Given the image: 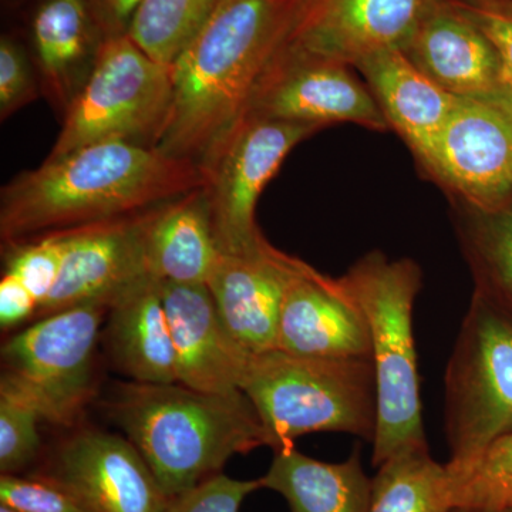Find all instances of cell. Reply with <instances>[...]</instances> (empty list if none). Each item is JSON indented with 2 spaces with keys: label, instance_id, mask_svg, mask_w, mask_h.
<instances>
[{
  "label": "cell",
  "instance_id": "cell-1",
  "mask_svg": "<svg viewBox=\"0 0 512 512\" xmlns=\"http://www.w3.org/2000/svg\"><path fill=\"white\" fill-rule=\"evenodd\" d=\"M191 160L127 141H103L19 174L2 188L0 234L8 245L53 232L127 220L207 187Z\"/></svg>",
  "mask_w": 512,
  "mask_h": 512
},
{
  "label": "cell",
  "instance_id": "cell-2",
  "mask_svg": "<svg viewBox=\"0 0 512 512\" xmlns=\"http://www.w3.org/2000/svg\"><path fill=\"white\" fill-rule=\"evenodd\" d=\"M299 8L301 0H222L173 64V103L157 150L207 167L247 117Z\"/></svg>",
  "mask_w": 512,
  "mask_h": 512
},
{
  "label": "cell",
  "instance_id": "cell-3",
  "mask_svg": "<svg viewBox=\"0 0 512 512\" xmlns=\"http://www.w3.org/2000/svg\"><path fill=\"white\" fill-rule=\"evenodd\" d=\"M170 498L222 473L229 458L269 447L244 392L211 394L181 383H120L106 404Z\"/></svg>",
  "mask_w": 512,
  "mask_h": 512
},
{
  "label": "cell",
  "instance_id": "cell-4",
  "mask_svg": "<svg viewBox=\"0 0 512 512\" xmlns=\"http://www.w3.org/2000/svg\"><path fill=\"white\" fill-rule=\"evenodd\" d=\"M242 392L274 451L312 433H346L373 443L377 389L372 359L292 355L281 349L249 357Z\"/></svg>",
  "mask_w": 512,
  "mask_h": 512
},
{
  "label": "cell",
  "instance_id": "cell-5",
  "mask_svg": "<svg viewBox=\"0 0 512 512\" xmlns=\"http://www.w3.org/2000/svg\"><path fill=\"white\" fill-rule=\"evenodd\" d=\"M340 282L365 313L377 389L373 466L399 451L426 446L413 311L423 275L413 259L372 251L350 266Z\"/></svg>",
  "mask_w": 512,
  "mask_h": 512
},
{
  "label": "cell",
  "instance_id": "cell-6",
  "mask_svg": "<svg viewBox=\"0 0 512 512\" xmlns=\"http://www.w3.org/2000/svg\"><path fill=\"white\" fill-rule=\"evenodd\" d=\"M444 427L457 480L512 433V323L473 292L444 377Z\"/></svg>",
  "mask_w": 512,
  "mask_h": 512
},
{
  "label": "cell",
  "instance_id": "cell-7",
  "mask_svg": "<svg viewBox=\"0 0 512 512\" xmlns=\"http://www.w3.org/2000/svg\"><path fill=\"white\" fill-rule=\"evenodd\" d=\"M173 66L124 35L106 39L89 79L64 113L49 160L103 141L156 147L173 103Z\"/></svg>",
  "mask_w": 512,
  "mask_h": 512
},
{
  "label": "cell",
  "instance_id": "cell-8",
  "mask_svg": "<svg viewBox=\"0 0 512 512\" xmlns=\"http://www.w3.org/2000/svg\"><path fill=\"white\" fill-rule=\"evenodd\" d=\"M109 308L83 305L40 318L3 345L2 376L35 400L47 423L73 426L94 394V359Z\"/></svg>",
  "mask_w": 512,
  "mask_h": 512
},
{
  "label": "cell",
  "instance_id": "cell-9",
  "mask_svg": "<svg viewBox=\"0 0 512 512\" xmlns=\"http://www.w3.org/2000/svg\"><path fill=\"white\" fill-rule=\"evenodd\" d=\"M320 128L248 117L205 167L204 188L212 232L221 254H247L266 241L256 204L286 156Z\"/></svg>",
  "mask_w": 512,
  "mask_h": 512
},
{
  "label": "cell",
  "instance_id": "cell-10",
  "mask_svg": "<svg viewBox=\"0 0 512 512\" xmlns=\"http://www.w3.org/2000/svg\"><path fill=\"white\" fill-rule=\"evenodd\" d=\"M419 165L451 204L504 207L512 201V100L458 99Z\"/></svg>",
  "mask_w": 512,
  "mask_h": 512
},
{
  "label": "cell",
  "instance_id": "cell-11",
  "mask_svg": "<svg viewBox=\"0 0 512 512\" xmlns=\"http://www.w3.org/2000/svg\"><path fill=\"white\" fill-rule=\"evenodd\" d=\"M322 128L352 123L389 131V123L352 66L284 46L256 90L247 117Z\"/></svg>",
  "mask_w": 512,
  "mask_h": 512
},
{
  "label": "cell",
  "instance_id": "cell-12",
  "mask_svg": "<svg viewBox=\"0 0 512 512\" xmlns=\"http://www.w3.org/2000/svg\"><path fill=\"white\" fill-rule=\"evenodd\" d=\"M32 474L69 491L89 512H164L171 501L136 446L109 431H77Z\"/></svg>",
  "mask_w": 512,
  "mask_h": 512
},
{
  "label": "cell",
  "instance_id": "cell-13",
  "mask_svg": "<svg viewBox=\"0 0 512 512\" xmlns=\"http://www.w3.org/2000/svg\"><path fill=\"white\" fill-rule=\"evenodd\" d=\"M441 0H301L286 46L355 66L400 49Z\"/></svg>",
  "mask_w": 512,
  "mask_h": 512
},
{
  "label": "cell",
  "instance_id": "cell-14",
  "mask_svg": "<svg viewBox=\"0 0 512 512\" xmlns=\"http://www.w3.org/2000/svg\"><path fill=\"white\" fill-rule=\"evenodd\" d=\"M143 215V214H141ZM141 215L62 231L63 264L36 318L83 305H104L148 272Z\"/></svg>",
  "mask_w": 512,
  "mask_h": 512
},
{
  "label": "cell",
  "instance_id": "cell-15",
  "mask_svg": "<svg viewBox=\"0 0 512 512\" xmlns=\"http://www.w3.org/2000/svg\"><path fill=\"white\" fill-rule=\"evenodd\" d=\"M292 355L372 359L369 325L340 278L298 259L286 281L278 346Z\"/></svg>",
  "mask_w": 512,
  "mask_h": 512
},
{
  "label": "cell",
  "instance_id": "cell-16",
  "mask_svg": "<svg viewBox=\"0 0 512 512\" xmlns=\"http://www.w3.org/2000/svg\"><path fill=\"white\" fill-rule=\"evenodd\" d=\"M402 52L458 99H511L497 50L461 0H441Z\"/></svg>",
  "mask_w": 512,
  "mask_h": 512
},
{
  "label": "cell",
  "instance_id": "cell-17",
  "mask_svg": "<svg viewBox=\"0 0 512 512\" xmlns=\"http://www.w3.org/2000/svg\"><path fill=\"white\" fill-rule=\"evenodd\" d=\"M296 261L268 241L218 259L207 286L229 338L248 357L278 346L279 313Z\"/></svg>",
  "mask_w": 512,
  "mask_h": 512
},
{
  "label": "cell",
  "instance_id": "cell-18",
  "mask_svg": "<svg viewBox=\"0 0 512 512\" xmlns=\"http://www.w3.org/2000/svg\"><path fill=\"white\" fill-rule=\"evenodd\" d=\"M161 289L178 383L222 396L241 393L239 383L249 357L229 338L208 286L161 281Z\"/></svg>",
  "mask_w": 512,
  "mask_h": 512
},
{
  "label": "cell",
  "instance_id": "cell-19",
  "mask_svg": "<svg viewBox=\"0 0 512 512\" xmlns=\"http://www.w3.org/2000/svg\"><path fill=\"white\" fill-rule=\"evenodd\" d=\"M353 67L365 77L389 127L420 163L453 113L458 97L441 89L400 49L377 52Z\"/></svg>",
  "mask_w": 512,
  "mask_h": 512
},
{
  "label": "cell",
  "instance_id": "cell-20",
  "mask_svg": "<svg viewBox=\"0 0 512 512\" xmlns=\"http://www.w3.org/2000/svg\"><path fill=\"white\" fill-rule=\"evenodd\" d=\"M107 348L133 382L178 383L161 279L146 275L121 292L107 311Z\"/></svg>",
  "mask_w": 512,
  "mask_h": 512
},
{
  "label": "cell",
  "instance_id": "cell-21",
  "mask_svg": "<svg viewBox=\"0 0 512 512\" xmlns=\"http://www.w3.org/2000/svg\"><path fill=\"white\" fill-rule=\"evenodd\" d=\"M37 69L47 96L66 113L82 92L104 37L87 0H45L32 23Z\"/></svg>",
  "mask_w": 512,
  "mask_h": 512
},
{
  "label": "cell",
  "instance_id": "cell-22",
  "mask_svg": "<svg viewBox=\"0 0 512 512\" xmlns=\"http://www.w3.org/2000/svg\"><path fill=\"white\" fill-rule=\"evenodd\" d=\"M148 272L161 281L207 285L221 252L204 188L141 215Z\"/></svg>",
  "mask_w": 512,
  "mask_h": 512
},
{
  "label": "cell",
  "instance_id": "cell-23",
  "mask_svg": "<svg viewBox=\"0 0 512 512\" xmlns=\"http://www.w3.org/2000/svg\"><path fill=\"white\" fill-rule=\"evenodd\" d=\"M262 487L281 494L291 512H367L372 478L363 470L356 448L342 463H325L296 450L274 451Z\"/></svg>",
  "mask_w": 512,
  "mask_h": 512
},
{
  "label": "cell",
  "instance_id": "cell-24",
  "mask_svg": "<svg viewBox=\"0 0 512 512\" xmlns=\"http://www.w3.org/2000/svg\"><path fill=\"white\" fill-rule=\"evenodd\" d=\"M451 207L474 292L512 323V201L490 211Z\"/></svg>",
  "mask_w": 512,
  "mask_h": 512
},
{
  "label": "cell",
  "instance_id": "cell-25",
  "mask_svg": "<svg viewBox=\"0 0 512 512\" xmlns=\"http://www.w3.org/2000/svg\"><path fill=\"white\" fill-rule=\"evenodd\" d=\"M456 477L430 454L429 444L399 451L377 467L367 512H451Z\"/></svg>",
  "mask_w": 512,
  "mask_h": 512
},
{
  "label": "cell",
  "instance_id": "cell-26",
  "mask_svg": "<svg viewBox=\"0 0 512 512\" xmlns=\"http://www.w3.org/2000/svg\"><path fill=\"white\" fill-rule=\"evenodd\" d=\"M222 0H143L128 36L157 62L173 66Z\"/></svg>",
  "mask_w": 512,
  "mask_h": 512
},
{
  "label": "cell",
  "instance_id": "cell-27",
  "mask_svg": "<svg viewBox=\"0 0 512 512\" xmlns=\"http://www.w3.org/2000/svg\"><path fill=\"white\" fill-rule=\"evenodd\" d=\"M43 414L35 400L8 377L0 379V473L22 474L37 460Z\"/></svg>",
  "mask_w": 512,
  "mask_h": 512
},
{
  "label": "cell",
  "instance_id": "cell-28",
  "mask_svg": "<svg viewBox=\"0 0 512 512\" xmlns=\"http://www.w3.org/2000/svg\"><path fill=\"white\" fill-rule=\"evenodd\" d=\"M456 483L457 508L504 510L505 500L512 494V433L498 440Z\"/></svg>",
  "mask_w": 512,
  "mask_h": 512
},
{
  "label": "cell",
  "instance_id": "cell-29",
  "mask_svg": "<svg viewBox=\"0 0 512 512\" xmlns=\"http://www.w3.org/2000/svg\"><path fill=\"white\" fill-rule=\"evenodd\" d=\"M10 247L5 274L16 276L35 296L39 309L42 308L55 288L62 269V235L53 232Z\"/></svg>",
  "mask_w": 512,
  "mask_h": 512
},
{
  "label": "cell",
  "instance_id": "cell-30",
  "mask_svg": "<svg viewBox=\"0 0 512 512\" xmlns=\"http://www.w3.org/2000/svg\"><path fill=\"white\" fill-rule=\"evenodd\" d=\"M0 505L18 512H89L69 491L33 474H2Z\"/></svg>",
  "mask_w": 512,
  "mask_h": 512
},
{
  "label": "cell",
  "instance_id": "cell-31",
  "mask_svg": "<svg viewBox=\"0 0 512 512\" xmlns=\"http://www.w3.org/2000/svg\"><path fill=\"white\" fill-rule=\"evenodd\" d=\"M258 490H264L261 478L237 480L221 473L171 498L164 512H239L245 498Z\"/></svg>",
  "mask_w": 512,
  "mask_h": 512
},
{
  "label": "cell",
  "instance_id": "cell-32",
  "mask_svg": "<svg viewBox=\"0 0 512 512\" xmlns=\"http://www.w3.org/2000/svg\"><path fill=\"white\" fill-rule=\"evenodd\" d=\"M37 87L25 53L10 37L0 40V117L8 119L36 99Z\"/></svg>",
  "mask_w": 512,
  "mask_h": 512
},
{
  "label": "cell",
  "instance_id": "cell-33",
  "mask_svg": "<svg viewBox=\"0 0 512 512\" xmlns=\"http://www.w3.org/2000/svg\"><path fill=\"white\" fill-rule=\"evenodd\" d=\"M464 8L493 42L505 87L512 97V0H461Z\"/></svg>",
  "mask_w": 512,
  "mask_h": 512
},
{
  "label": "cell",
  "instance_id": "cell-34",
  "mask_svg": "<svg viewBox=\"0 0 512 512\" xmlns=\"http://www.w3.org/2000/svg\"><path fill=\"white\" fill-rule=\"evenodd\" d=\"M39 312L35 296L16 276L5 274L0 281V325L15 328Z\"/></svg>",
  "mask_w": 512,
  "mask_h": 512
},
{
  "label": "cell",
  "instance_id": "cell-35",
  "mask_svg": "<svg viewBox=\"0 0 512 512\" xmlns=\"http://www.w3.org/2000/svg\"><path fill=\"white\" fill-rule=\"evenodd\" d=\"M104 40L128 35L143 0H87Z\"/></svg>",
  "mask_w": 512,
  "mask_h": 512
},
{
  "label": "cell",
  "instance_id": "cell-36",
  "mask_svg": "<svg viewBox=\"0 0 512 512\" xmlns=\"http://www.w3.org/2000/svg\"><path fill=\"white\" fill-rule=\"evenodd\" d=\"M451 512H507V510H487V508L458 507L454 508V510Z\"/></svg>",
  "mask_w": 512,
  "mask_h": 512
},
{
  "label": "cell",
  "instance_id": "cell-37",
  "mask_svg": "<svg viewBox=\"0 0 512 512\" xmlns=\"http://www.w3.org/2000/svg\"><path fill=\"white\" fill-rule=\"evenodd\" d=\"M508 508H512V494L508 495V498L504 503V510H508Z\"/></svg>",
  "mask_w": 512,
  "mask_h": 512
},
{
  "label": "cell",
  "instance_id": "cell-38",
  "mask_svg": "<svg viewBox=\"0 0 512 512\" xmlns=\"http://www.w3.org/2000/svg\"><path fill=\"white\" fill-rule=\"evenodd\" d=\"M0 512H18L15 510H12V508L5 507V505H0Z\"/></svg>",
  "mask_w": 512,
  "mask_h": 512
},
{
  "label": "cell",
  "instance_id": "cell-39",
  "mask_svg": "<svg viewBox=\"0 0 512 512\" xmlns=\"http://www.w3.org/2000/svg\"><path fill=\"white\" fill-rule=\"evenodd\" d=\"M507 512H512V508H508Z\"/></svg>",
  "mask_w": 512,
  "mask_h": 512
}]
</instances>
